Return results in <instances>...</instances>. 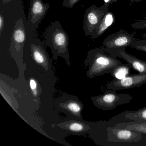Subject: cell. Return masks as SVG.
<instances>
[{
    "label": "cell",
    "instance_id": "cell-1",
    "mask_svg": "<svg viewBox=\"0 0 146 146\" xmlns=\"http://www.w3.org/2000/svg\"><path fill=\"white\" fill-rule=\"evenodd\" d=\"M122 62L115 57L107 54L104 46L88 51L84 65L88 68L87 76L92 79L96 76L111 73L114 68Z\"/></svg>",
    "mask_w": 146,
    "mask_h": 146
},
{
    "label": "cell",
    "instance_id": "cell-2",
    "mask_svg": "<svg viewBox=\"0 0 146 146\" xmlns=\"http://www.w3.org/2000/svg\"><path fill=\"white\" fill-rule=\"evenodd\" d=\"M45 43L52 50L54 60H57L58 57H61L68 66H70L69 37L58 21H55L51 24L46 30Z\"/></svg>",
    "mask_w": 146,
    "mask_h": 146
},
{
    "label": "cell",
    "instance_id": "cell-3",
    "mask_svg": "<svg viewBox=\"0 0 146 146\" xmlns=\"http://www.w3.org/2000/svg\"><path fill=\"white\" fill-rule=\"evenodd\" d=\"M103 94L92 96L91 100L95 106L103 111L115 109L117 106L130 102L133 97L128 94H118L109 89Z\"/></svg>",
    "mask_w": 146,
    "mask_h": 146
},
{
    "label": "cell",
    "instance_id": "cell-4",
    "mask_svg": "<svg viewBox=\"0 0 146 146\" xmlns=\"http://www.w3.org/2000/svg\"><path fill=\"white\" fill-rule=\"evenodd\" d=\"M26 36L23 21L22 19H18L14 25L12 33L10 46L12 56L15 59L17 63L23 64V50Z\"/></svg>",
    "mask_w": 146,
    "mask_h": 146
},
{
    "label": "cell",
    "instance_id": "cell-5",
    "mask_svg": "<svg viewBox=\"0 0 146 146\" xmlns=\"http://www.w3.org/2000/svg\"><path fill=\"white\" fill-rule=\"evenodd\" d=\"M135 35V32L129 33L121 29L117 33L106 37L102 44L107 53L113 50L125 48L127 47L131 46L136 40Z\"/></svg>",
    "mask_w": 146,
    "mask_h": 146
},
{
    "label": "cell",
    "instance_id": "cell-6",
    "mask_svg": "<svg viewBox=\"0 0 146 146\" xmlns=\"http://www.w3.org/2000/svg\"><path fill=\"white\" fill-rule=\"evenodd\" d=\"M109 5L104 3L102 6L97 7L94 5L86 10L83 23V29L85 35L91 36L105 14L108 11Z\"/></svg>",
    "mask_w": 146,
    "mask_h": 146
},
{
    "label": "cell",
    "instance_id": "cell-7",
    "mask_svg": "<svg viewBox=\"0 0 146 146\" xmlns=\"http://www.w3.org/2000/svg\"><path fill=\"white\" fill-rule=\"evenodd\" d=\"M25 42L30 47L31 57L35 64L48 70L52 66V62L44 43L34 35H31Z\"/></svg>",
    "mask_w": 146,
    "mask_h": 146
},
{
    "label": "cell",
    "instance_id": "cell-8",
    "mask_svg": "<svg viewBox=\"0 0 146 146\" xmlns=\"http://www.w3.org/2000/svg\"><path fill=\"white\" fill-rule=\"evenodd\" d=\"M55 105L69 117L83 121L82 114L83 104L77 97L64 95L56 101Z\"/></svg>",
    "mask_w": 146,
    "mask_h": 146
},
{
    "label": "cell",
    "instance_id": "cell-9",
    "mask_svg": "<svg viewBox=\"0 0 146 146\" xmlns=\"http://www.w3.org/2000/svg\"><path fill=\"white\" fill-rule=\"evenodd\" d=\"M108 140L109 142L117 143L136 142L141 140L142 133L135 131L115 127L106 129Z\"/></svg>",
    "mask_w": 146,
    "mask_h": 146
},
{
    "label": "cell",
    "instance_id": "cell-10",
    "mask_svg": "<svg viewBox=\"0 0 146 146\" xmlns=\"http://www.w3.org/2000/svg\"><path fill=\"white\" fill-rule=\"evenodd\" d=\"M50 7L48 4H44L42 0H31L28 23L31 29L36 30L46 16Z\"/></svg>",
    "mask_w": 146,
    "mask_h": 146
},
{
    "label": "cell",
    "instance_id": "cell-11",
    "mask_svg": "<svg viewBox=\"0 0 146 146\" xmlns=\"http://www.w3.org/2000/svg\"><path fill=\"white\" fill-rule=\"evenodd\" d=\"M146 83V74L129 75L121 79L114 78L107 85L108 88L115 90H123L139 87Z\"/></svg>",
    "mask_w": 146,
    "mask_h": 146
},
{
    "label": "cell",
    "instance_id": "cell-12",
    "mask_svg": "<svg viewBox=\"0 0 146 146\" xmlns=\"http://www.w3.org/2000/svg\"><path fill=\"white\" fill-rule=\"evenodd\" d=\"M113 57H119L126 61L131 68L141 74H146V61L137 58L136 57L126 52L125 48L117 49L108 53Z\"/></svg>",
    "mask_w": 146,
    "mask_h": 146
},
{
    "label": "cell",
    "instance_id": "cell-13",
    "mask_svg": "<svg viewBox=\"0 0 146 146\" xmlns=\"http://www.w3.org/2000/svg\"><path fill=\"white\" fill-rule=\"evenodd\" d=\"M56 126L76 135H84L90 129V126L85 122L75 119L59 123Z\"/></svg>",
    "mask_w": 146,
    "mask_h": 146
},
{
    "label": "cell",
    "instance_id": "cell-14",
    "mask_svg": "<svg viewBox=\"0 0 146 146\" xmlns=\"http://www.w3.org/2000/svg\"><path fill=\"white\" fill-rule=\"evenodd\" d=\"M115 21V17L113 13L108 11L102 19L98 27L91 34V37L93 40L102 35V34Z\"/></svg>",
    "mask_w": 146,
    "mask_h": 146
},
{
    "label": "cell",
    "instance_id": "cell-15",
    "mask_svg": "<svg viewBox=\"0 0 146 146\" xmlns=\"http://www.w3.org/2000/svg\"><path fill=\"white\" fill-rule=\"evenodd\" d=\"M125 117L129 120L139 123H146V107L135 111H128Z\"/></svg>",
    "mask_w": 146,
    "mask_h": 146
},
{
    "label": "cell",
    "instance_id": "cell-16",
    "mask_svg": "<svg viewBox=\"0 0 146 146\" xmlns=\"http://www.w3.org/2000/svg\"><path fill=\"white\" fill-rule=\"evenodd\" d=\"M117 128L128 129L146 134V123L133 122L131 123H119L115 125Z\"/></svg>",
    "mask_w": 146,
    "mask_h": 146
},
{
    "label": "cell",
    "instance_id": "cell-17",
    "mask_svg": "<svg viewBox=\"0 0 146 146\" xmlns=\"http://www.w3.org/2000/svg\"><path fill=\"white\" fill-rule=\"evenodd\" d=\"M131 66L129 64H123L118 65L113 69L110 74L114 78L121 79L129 75Z\"/></svg>",
    "mask_w": 146,
    "mask_h": 146
},
{
    "label": "cell",
    "instance_id": "cell-18",
    "mask_svg": "<svg viewBox=\"0 0 146 146\" xmlns=\"http://www.w3.org/2000/svg\"><path fill=\"white\" fill-rule=\"evenodd\" d=\"M30 85L32 94L35 97H37L41 93V88L37 81L34 78L30 79Z\"/></svg>",
    "mask_w": 146,
    "mask_h": 146
},
{
    "label": "cell",
    "instance_id": "cell-19",
    "mask_svg": "<svg viewBox=\"0 0 146 146\" xmlns=\"http://www.w3.org/2000/svg\"><path fill=\"white\" fill-rule=\"evenodd\" d=\"M131 46L136 50L146 53V39L145 40L136 39L133 42Z\"/></svg>",
    "mask_w": 146,
    "mask_h": 146
},
{
    "label": "cell",
    "instance_id": "cell-20",
    "mask_svg": "<svg viewBox=\"0 0 146 146\" xmlns=\"http://www.w3.org/2000/svg\"><path fill=\"white\" fill-rule=\"evenodd\" d=\"M131 27L134 29H146V19L137 20L135 23L131 24Z\"/></svg>",
    "mask_w": 146,
    "mask_h": 146
},
{
    "label": "cell",
    "instance_id": "cell-21",
    "mask_svg": "<svg viewBox=\"0 0 146 146\" xmlns=\"http://www.w3.org/2000/svg\"><path fill=\"white\" fill-rule=\"evenodd\" d=\"M80 1V0H64L62 6L66 8H71Z\"/></svg>",
    "mask_w": 146,
    "mask_h": 146
},
{
    "label": "cell",
    "instance_id": "cell-22",
    "mask_svg": "<svg viewBox=\"0 0 146 146\" xmlns=\"http://www.w3.org/2000/svg\"><path fill=\"white\" fill-rule=\"evenodd\" d=\"M4 25H5V19L4 17L2 14L0 15V33L1 35L4 29Z\"/></svg>",
    "mask_w": 146,
    "mask_h": 146
},
{
    "label": "cell",
    "instance_id": "cell-23",
    "mask_svg": "<svg viewBox=\"0 0 146 146\" xmlns=\"http://www.w3.org/2000/svg\"><path fill=\"white\" fill-rule=\"evenodd\" d=\"M104 3L108 4V5H112L113 3H116L117 1V0H103Z\"/></svg>",
    "mask_w": 146,
    "mask_h": 146
},
{
    "label": "cell",
    "instance_id": "cell-24",
    "mask_svg": "<svg viewBox=\"0 0 146 146\" xmlns=\"http://www.w3.org/2000/svg\"><path fill=\"white\" fill-rule=\"evenodd\" d=\"M131 3H134V2H138L140 1H142L143 0H129Z\"/></svg>",
    "mask_w": 146,
    "mask_h": 146
},
{
    "label": "cell",
    "instance_id": "cell-25",
    "mask_svg": "<svg viewBox=\"0 0 146 146\" xmlns=\"http://www.w3.org/2000/svg\"><path fill=\"white\" fill-rule=\"evenodd\" d=\"M4 3H8L10 1H11L12 0H1Z\"/></svg>",
    "mask_w": 146,
    "mask_h": 146
},
{
    "label": "cell",
    "instance_id": "cell-26",
    "mask_svg": "<svg viewBox=\"0 0 146 146\" xmlns=\"http://www.w3.org/2000/svg\"><path fill=\"white\" fill-rule=\"evenodd\" d=\"M143 38L146 39V33H145V34H144L143 35Z\"/></svg>",
    "mask_w": 146,
    "mask_h": 146
},
{
    "label": "cell",
    "instance_id": "cell-27",
    "mask_svg": "<svg viewBox=\"0 0 146 146\" xmlns=\"http://www.w3.org/2000/svg\"><path fill=\"white\" fill-rule=\"evenodd\" d=\"M144 19H146V13H145V14H144Z\"/></svg>",
    "mask_w": 146,
    "mask_h": 146
}]
</instances>
